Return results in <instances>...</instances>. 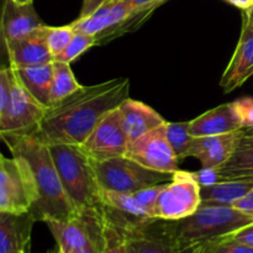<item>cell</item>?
<instances>
[{"instance_id": "obj_1", "label": "cell", "mask_w": 253, "mask_h": 253, "mask_svg": "<svg viewBox=\"0 0 253 253\" xmlns=\"http://www.w3.org/2000/svg\"><path fill=\"white\" fill-rule=\"evenodd\" d=\"M130 81L115 78L83 88L48 106L34 137L47 146L77 145L86 140L110 111L128 98Z\"/></svg>"}, {"instance_id": "obj_2", "label": "cell", "mask_w": 253, "mask_h": 253, "mask_svg": "<svg viewBox=\"0 0 253 253\" xmlns=\"http://www.w3.org/2000/svg\"><path fill=\"white\" fill-rule=\"evenodd\" d=\"M12 156H20L29 163L37 187L36 203L30 212L36 221L64 220L77 212L59 179L48 146L34 136H1Z\"/></svg>"}, {"instance_id": "obj_3", "label": "cell", "mask_w": 253, "mask_h": 253, "mask_svg": "<svg viewBox=\"0 0 253 253\" xmlns=\"http://www.w3.org/2000/svg\"><path fill=\"white\" fill-rule=\"evenodd\" d=\"M252 222L253 216L234 207H199L184 219L162 220V226L178 249L188 252L212 244Z\"/></svg>"}, {"instance_id": "obj_4", "label": "cell", "mask_w": 253, "mask_h": 253, "mask_svg": "<svg viewBox=\"0 0 253 253\" xmlns=\"http://www.w3.org/2000/svg\"><path fill=\"white\" fill-rule=\"evenodd\" d=\"M67 197L76 210L99 208L101 189L90 157L77 145L48 146Z\"/></svg>"}, {"instance_id": "obj_5", "label": "cell", "mask_w": 253, "mask_h": 253, "mask_svg": "<svg viewBox=\"0 0 253 253\" xmlns=\"http://www.w3.org/2000/svg\"><path fill=\"white\" fill-rule=\"evenodd\" d=\"M44 222L62 253H73L86 247L101 253L105 246V224L100 207L81 209L68 219Z\"/></svg>"}, {"instance_id": "obj_6", "label": "cell", "mask_w": 253, "mask_h": 253, "mask_svg": "<svg viewBox=\"0 0 253 253\" xmlns=\"http://www.w3.org/2000/svg\"><path fill=\"white\" fill-rule=\"evenodd\" d=\"M91 160V158H90ZM94 170L101 189L133 194L143 188L169 182L172 174L147 169L126 156L105 161H94Z\"/></svg>"}, {"instance_id": "obj_7", "label": "cell", "mask_w": 253, "mask_h": 253, "mask_svg": "<svg viewBox=\"0 0 253 253\" xmlns=\"http://www.w3.org/2000/svg\"><path fill=\"white\" fill-rule=\"evenodd\" d=\"M36 183L29 163L20 156L0 153V211L27 212L36 203Z\"/></svg>"}, {"instance_id": "obj_8", "label": "cell", "mask_w": 253, "mask_h": 253, "mask_svg": "<svg viewBox=\"0 0 253 253\" xmlns=\"http://www.w3.org/2000/svg\"><path fill=\"white\" fill-rule=\"evenodd\" d=\"M46 110L47 106L25 89L11 69V91L6 108L0 115V137L34 135Z\"/></svg>"}, {"instance_id": "obj_9", "label": "cell", "mask_w": 253, "mask_h": 253, "mask_svg": "<svg viewBox=\"0 0 253 253\" xmlns=\"http://www.w3.org/2000/svg\"><path fill=\"white\" fill-rule=\"evenodd\" d=\"M200 187L194 173L177 170L158 197L155 208L157 219L174 221L194 214L200 207Z\"/></svg>"}, {"instance_id": "obj_10", "label": "cell", "mask_w": 253, "mask_h": 253, "mask_svg": "<svg viewBox=\"0 0 253 253\" xmlns=\"http://www.w3.org/2000/svg\"><path fill=\"white\" fill-rule=\"evenodd\" d=\"M125 156L147 169L169 174L179 170V161L168 142L166 124L128 143Z\"/></svg>"}, {"instance_id": "obj_11", "label": "cell", "mask_w": 253, "mask_h": 253, "mask_svg": "<svg viewBox=\"0 0 253 253\" xmlns=\"http://www.w3.org/2000/svg\"><path fill=\"white\" fill-rule=\"evenodd\" d=\"M94 161H105L126 155L128 138L124 130L119 108L110 111L81 145Z\"/></svg>"}, {"instance_id": "obj_12", "label": "cell", "mask_w": 253, "mask_h": 253, "mask_svg": "<svg viewBox=\"0 0 253 253\" xmlns=\"http://www.w3.org/2000/svg\"><path fill=\"white\" fill-rule=\"evenodd\" d=\"M251 77H253V21L244 11L239 43L222 73L220 86L224 93H231Z\"/></svg>"}, {"instance_id": "obj_13", "label": "cell", "mask_w": 253, "mask_h": 253, "mask_svg": "<svg viewBox=\"0 0 253 253\" xmlns=\"http://www.w3.org/2000/svg\"><path fill=\"white\" fill-rule=\"evenodd\" d=\"M136 11L124 0H104L95 9L72 22V27L77 32L99 36L108 30L118 27L127 21Z\"/></svg>"}, {"instance_id": "obj_14", "label": "cell", "mask_w": 253, "mask_h": 253, "mask_svg": "<svg viewBox=\"0 0 253 253\" xmlns=\"http://www.w3.org/2000/svg\"><path fill=\"white\" fill-rule=\"evenodd\" d=\"M246 130L234 131L214 136L194 137L187 157H193L200 162L203 168L216 169L227 162L234 155L240 138Z\"/></svg>"}, {"instance_id": "obj_15", "label": "cell", "mask_w": 253, "mask_h": 253, "mask_svg": "<svg viewBox=\"0 0 253 253\" xmlns=\"http://www.w3.org/2000/svg\"><path fill=\"white\" fill-rule=\"evenodd\" d=\"M44 25L32 4L20 5L14 0H4L0 11V54L5 53L9 42L20 40Z\"/></svg>"}, {"instance_id": "obj_16", "label": "cell", "mask_w": 253, "mask_h": 253, "mask_svg": "<svg viewBox=\"0 0 253 253\" xmlns=\"http://www.w3.org/2000/svg\"><path fill=\"white\" fill-rule=\"evenodd\" d=\"M47 25L37 27L27 36L9 42L5 48L9 66L14 68L51 63L54 61L46 42Z\"/></svg>"}, {"instance_id": "obj_17", "label": "cell", "mask_w": 253, "mask_h": 253, "mask_svg": "<svg viewBox=\"0 0 253 253\" xmlns=\"http://www.w3.org/2000/svg\"><path fill=\"white\" fill-rule=\"evenodd\" d=\"M127 253H192L183 252L166 234L162 220L152 219L125 232Z\"/></svg>"}, {"instance_id": "obj_18", "label": "cell", "mask_w": 253, "mask_h": 253, "mask_svg": "<svg viewBox=\"0 0 253 253\" xmlns=\"http://www.w3.org/2000/svg\"><path fill=\"white\" fill-rule=\"evenodd\" d=\"M189 128L194 137H199L245 130V125L239 108L234 101L216 106L189 121Z\"/></svg>"}, {"instance_id": "obj_19", "label": "cell", "mask_w": 253, "mask_h": 253, "mask_svg": "<svg viewBox=\"0 0 253 253\" xmlns=\"http://www.w3.org/2000/svg\"><path fill=\"white\" fill-rule=\"evenodd\" d=\"M35 222L30 211H0V253L29 251Z\"/></svg>"}, {"instance_id": "obj_20", "label": "cell", "mask_w": 253, "mask_h": 253, "mask_svg": "<svg viewBox=\"0 0 253 253\" xmlns=\"http://www.w3.org/2000/svg\"><path fill=\"white\" fill-rule=\"evenodd\" d=\"M124 130L127 135L128 143L133 142L150 131L165 125L167 121L151 106L127 98L119 105Z\"/></svg>"}, {"instance_id": "obj_21", "label": "cell", "mask_w": 253, "mask_h": 253, "mask_svg": "<svg viewBox=\"0 0 253 253\" xmlns=\"http://www.w3.org/2000/svg\"><path fill=\"white\" fill-rule=\"evenodd\" d=\"M253 188V178L219 180L200 187V207H234Z\"/></svg>"}, {"instance_id": "obj_22", "label": "cell", "mask_w": 253, "mask_h": 253, "mask_svg": "<svg viewBox=\"0 0 253 253\" xmlns=\"http://www.w3.org/2000/svg\"><path fill=\"white\" fill-rule=\"evenodd\" d=\"M27 91L42 105H51V91L53 83V62L37 66L14 68L10 67Z\"/></svg>"}, {"instance_id": "obj_23", "label": "cell", "mask_w": 253, "mask_h": 253, "mask_svg": "<svg viewBox=\"0 0 253 253\" xmlns=\"http://www.w3.org/2000/svg\"><path fill=\"white\" fill-rule=\"evenodd\" d=\"M220 180L253 178V133L245 132L234 155L221 167L216 168Z\"/></svg>"}, {"instance_id": "obj_24", "label": "cell", "mask_w": 253, "mask_h": 253, "mask_svg": "<svg viewBox=\"0 0 253 253\" xmlns=\"http://www.w3.org/2000/svg\"><path fill=\"white\" fill-rule=\"evenodd\" d=\"M83 88L74 77L71 64L61 61H53V83L51 91V105L63 100L67 96ZM49 105V106H51Z\"/></svg>"}, {"instance_id": "obj_25", "label": "cell", "mask_w": 253, "mask_h": 253, "mask_svg": "<svg viewBox=\"0 0 253 253\" xmlns=\"http://www.w3.org/2000/svg\"><path fill=\"white\" fill-rule=\"evenodd\" d=\"M101 204L125 212L131 216L138 217V219H153V217L148 216L147 212L140 207L133 194L103 190L101 192Z\"/></svg>"}, {"instance_id": "obj_26", "label": "cell", "mask_w": 253, "mask_h": 253, "mask_svg": "<svg viewBox=\"0 0 253 253\" xmlns=\"http://www.w3.org/2000/svg\"><path fill=\"white\" fill-rule=\"evenodd\" d=\"M166 133L168 142L174 152L178 161L187 158L194 136L190 133L189 121L188 123H166Z\"/></svg>"}, {"instance_id": "obj_27", "label": "cell", "mask_w": 253, "mask_h": 253, "mask_svg": "<svg viewBox=\"0 0 253 253\" xmlns=\"http://www.w3.org/2000/svg\"><path fill=\"white\" fill-rule=\"evenodd\" d=\"M95 43H98L96 36L76 31L71 43H69L68 46H67V48L64 49L61 54H58L54 59H56V61L66 62V63L71 64L72 62L76 61L81 54H83L84 52L88 51V49L90 48V47H93Z\"/></svg>"}, {"instance_id": "obj_28", "label": "cell", "mask_w": 253, "mask_h": 253, "mask_svg": "<svg viewBox=\"0 0 253 253\" xmlns=\"http://www.w3.org/2000/svg\"><path fill=\"white\" fill-rule=\"evenodd\" d=\"M74 34H76V31L73 30L72 25L59 27L47 26L46 42L54 58L67 48V46L71 43Z\"/></svg>"}, {"instance_id": "obj_29", "label": "cell", "mask_w": 253, "mask_h": 253, "mask_svg": "<svg viewBox=\"0 0 253 253\" xmlns=\"http://www.w3.org/2000/svg\"><path fill=\"white\" fill-rule=\"evenodd\" d=\"M165 184L166 183L152 185V187L143 188V189L133 193V197H135V199L137 200L140 207L147 212L148 216L153 217V219H157L155 215V208H156V204H157L158 197H160Z\"/></svg>"}, {"instance_id": "obj_30", "label": "cell", "mask_w": 253, "mask_h": 253, "mask_svg": "<svg viewBox=\"0 0 253 253\" xmlns=\"http://www.w3.org/2000/svg\"><path fill=\"white\" fill-rule=\"evenodd\" d=\"M104 224H105V246L101 253H127L125 232L110 225L105 220Z\"/></svg>"}, {"instance_id": "obj_31", "label": "cell", "mask_w": 253, "mask_h": 253, "mask_svg": "<svg viewBox=\"0 0 253 253\" xmlns=\"http://www.w3.org/2000/svg\"><path fill=\"white\" fill-rule=\"evenodd\" d=\"M197 253H253L252 247L222 237L212 244L205 245L197 250Z\"/></svg>"}, {"instance_id": "obj_32", "label": "cell", "mask_w": 253, "mask_h": 253, "mask_svg": "<svg viewBox=\"0 0 253 253\" xmlns=\"http://www.w3.org/2000/svg\"><path fill=\"white\" fill-rule=\"evenodd\" d=\"M11 91V68L0 66V115L4 113Z\"/></svg>"}, {"instance_id": "obj_33", "label": "cell", "mask_w": 253, "mask_h": 253, "mask_svg": "<svg viewBox=\"0 0 253 253\" xmlns=\"http://www.w3.org/2000/svg\"><path fill=\"white\" fill-rule=\"evenodd\" d=\"M244 120L245 130L253 133V99L245 98L235 101Z\"/></svg>"}, {"instance_id": "obj_34", "label": "cell", "mask_w": 253, "mask_h": 253, "mask_svg": "<svg viewBox=\"0 0 253 253\" xmlns=\"http://www.w3.org/2000/svg\"><path fill=\"white\" fill-rule=\"evenodd\" d=\"M225 237L229 240H232V241L239 242V244L246 245V246L252 247L253 249V222L247 225V226L241 227L237 231L232 232V234L227 235Z\"/></svg>"}, {"instance_id": "obj_35", "label": "cell", "mask_w": 253, "mask_h": 253, "mask_svg": "<svg viewBox=\"0 0 253 253\" xmlns=\"http://www.w3.org/2000/svg\"><path fill=\"white\" fill-rule=\"evenodd\" d=\"M194 175L202 187L203 185L214 184V183L220 180L219 177H217L216 169H210V168H203L200 172H195Z\"/></svg>"}, {"instance_id": "obj_36", "label": "cell", "mask_w": 253, "mask_h": 253, "mask_svg": "<svg viewBox=\"0 0 253 253\" xmlns=\"http://www.w3.org/2000/svg\"><path fill=\"white\" fill-rule=\"evenodd\" d=\"M234 208L253 216V188L234 205Z\"/></svg>"}, {"instance_id": "obj_37", "label": "cell", "mask_w": 253, "mask_h": 253, "mask_svg": "<svg viewBox=\"0 0 253 253\" xmlns=\"http://www.w3.org/2000/svg\"><path fill=\"white\" fill-rule=\"evenodd\" d=\"M124 1L127 5H130L133 10H143L152 6V5L161 1V0H124Z\"/></svg>"}, {"instance_id": "obj_38", "label": "cell", "mask_w": 253, "mask_h": 253, "mask_svg": "<svg viewBox=\"0 0 253 253\" xmlns=\"http://www.w3.org/2000/svg\"><path fill=\"white\" fill-rule=\"evenodd\" d=\"M226 1L235 5L236 7H240L241 10L249 9V7L253 4V0H226Z\"/></svg>"}, {"instance_id": "obj_39", "label": "cell", "mask_w": 253, "mask_h": 253, "mask_svg": "<svg viewBox=\"0 0 253 253\" xmlns=\"http://www.w3.org/2000/svg\"><path fill=\"white\" fill-rule=\"evenodd\" d=\"M73 253H99V252H98V251H95V250L89 249V247H86V249L78 250V251H76V252H73Z\"/></svg>"}, {"instance_id": "obj_40", "label": "cell", "mask_w": 253, "mask_h": 253, "mask_svg": "<svg viewBox=\"0 0 253 253\" xmlns=\"http://www.w3.org/2000/svg\"><path fill=\"white\" fill-rule=\"evenodd\" d=\"M242 11H245V12H246V14L249 15V17H250V19H251L252 21H253V4L251 5V6L249 7V9H246V10H242Z\"/></svg>"}, {"instance_id": "obj_41", "label": "cell", "mask_w": 253, "mask_h": 253, "mask_svg": "<svg viewBox=\"0 0 253 253\" xmlns=\"http://www.w3.org/2000/svg\"><path fill=\"white\" fill-rule=\"evenodd\" d=\"M15 2L20 5H26V4H32V0H14Z\"/></svg>"}, {"instance_id": "obj_42", "label": "cell", "mask_w": 253, "mask_h": 253, "mask_svg": "<svg viewBox=\"0 0 253 253\" xmlns=\"http://www.w3.org/2000/svg\"><path fill=\"white\" fill-rule=\"evenodd\" d=\"M47 253H62V252H61V250L58 249V247H56V249L52 250V251H49V252H47Z\"/></svg>"}, {"instance_id": "obj_43", "label": "cell", "mask_w": 253, "mask_h": 253, "mask_svg": "<svg viewBox=\"0 0 253 253\" xmlns=\"http://www.w3.org/2000/svg\"><path fill=\"white\" fill-rule=\"evenodd\" d=\"M14 253H30V250L29 251H20V252H14Z\"/></svg>"}, {"instance_id": "obj_44", "label": "cell", "mask_w": 253, "mask_h": 253, "mask_svg": "<svg viewBox=\"0 0 253 253\" xmlns=\"http://www.w3.org/2000/svg\"><path fill=\"white\" fill-rule=\"evenodd\" d=\"M192 253H197V250H195V251H193Z\"/></svg>"}, {"instance_id": "obj_45", "label": "cell", "mask_w": 253, "mask_h": 253, "mask_svg": "<svg viewBox=\"0 0 253 253\" xmlns=\"http://www.w3.org/2000/svg\"><path fill=\"white\" fill-rule=\"evenodd\" d=\"M0 141H1V138H0ZM0 153H1V152H0Z\"/></svg>"}, {"instance_id": "obj_46", "label": "cell", "mask_w": 253, "mask_h": 253, "mask_svg": "<svg viewBox=\"0 0 253 253\" xmlns=\"http://www.w3.org/2000/svg\"><path fill=\"white\" fill-rule=\"evenodd\" d=\"M246 132H247V131H246ZM249 133H251V132H249Z\"/></svg>"}]
</instances>
